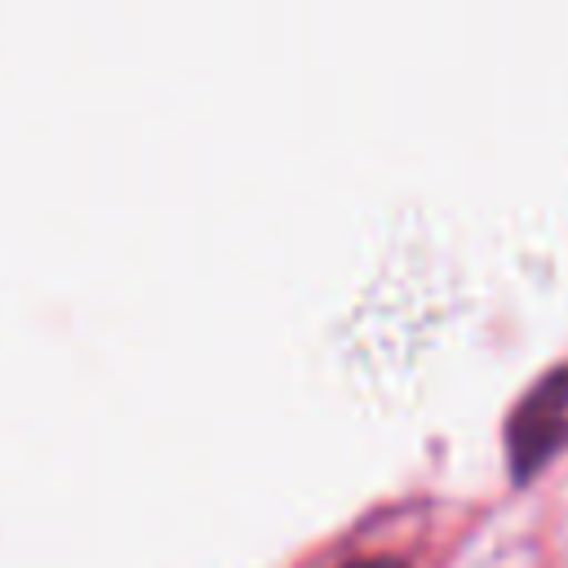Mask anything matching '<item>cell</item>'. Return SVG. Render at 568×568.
<instances>
[{
	"label": "cell",
	"mask_w": 568,
	"mask_h": 568,
	"mask_svg": "<svg viewBox=\"0 0 568 568\" xmlns=\"http://www.w3.org/2000/svg\"><path fill=\"white\" fill-rule=\"evenodd\" d=\"M568 439V373L546 377L510 422V466L515 475L537 470Z\"/></svg>",
	"instance_id": "1"
},
{
	"label": "cell",
	"mask_w": 568,
	"mask_h": 568,
	"mask_svg": "<svg viewBox=\"0 0 568 568\" xmlns=\"http://www.w3.org/2000/svg\"><path fill=\"white\" fill-rule=\"evenodd\" d=\"M346 568H404L399 559H359V564H346Z\"/></svg>",
	"instance_id": "2"
}]
</instances>
